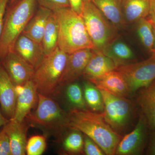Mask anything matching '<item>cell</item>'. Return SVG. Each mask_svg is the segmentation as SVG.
<instances>
[{"label": "cell", "instance_id": "d590c367", "mask_svg": "<svg viewBox=\"0 0 155 155\" xmlns=\"http://www.w3.org/2000/svg\"><path fill=\"white\" fill-rule=\"evenodd\" d=\"M9 121H10V120L7 119L3 115L1 109H0V127H2V126H4Z\"/></svg>", "mask_w": 155, "mask_h": 155}, {"label": "cell", "instance_id": "30bf717a", "mask_svg": "<svg viewBox=\"0 0 155 155\" xmlns=\"http://www.w3.org/2000/svg\"><path fill=\"white\" fill-rule=\"evenodd\" d=\"M17 103L15 113L11 120L19 122L24 121L38 101V93L32 80L28 81L23 85L15 86Z\"/></svg>", "mask_w": 155, "mask_h": 155}, {"label": "cell", "instance_id": "9c48e42d", "mask_svg": "<svg viewBox=\"0 0 155 155\" xmlns=\"http://www.w3.org/2000/svg\"><path fill=\"white\" fill-rule=\"evenodd\" d=\"M148 127L146 119L142 114L134 130L121 139L115 154L118 155L141 154L146 141Z\"/></svg>", "mask_w": 155, "mask_h": 155}, {"label": "cell", "instance_id": "4dcf8cb0", "mask_svg": "<svg viewBox=\"0 0 155 155\" xmlns=\"http://www.w3.org/2000/svg\"><path fill=\"white\" fill-rule=\"evenodd\" d=\"M0 155H12L8 136L3 129L0 131Z\"/></svg>", "mask_w": 155, "mask_h": 155}, {"label": "cell", "instance_id": "277c9868", "mask_svg": "<svg viewBox=\"0 0 155 155\" xmlns=\"http://www.w3.org/2000/svg\"><path fill=\"white\" fill-rule=\"evenodd\" d=\"M94 51L107 54L119 37L118 29L91 1L84 3L81 14Z\"/></svg>", "mask_w": 155, "mask_h": 155}, {"label": "cell", "instance_id": "f35d334b", "mask_svg": "<svg viewBox=\"0 0 155 155\" xmlns=\"http://www.w3.org/2000/svg\"><path fill=\"white\" fill-rule=\"evenodd\" d=\"M91 0H84V3L87 2H90Z\"/></svg>", "mask_w": 155, "mask_h": 155}, {"label": "cell", "instance_id": "d6a6232c", "mask_svg": "<svg viewBox=\"0 0 155 155\" xmlns=\"http://www.w3.org/2000/svg\"><path fill=\"white\" fill-rule=\"evenodd\" d=\"M9 0H0V38L2 31L4 16L5 13L6 7Z\"/></svg>", "mask_w": 155, "mask_h": 155}, {"label": "cell", "instance_id": "8fae6325", "mask_svg": "<svg viewBox=\"0 0 155 155\" xmlns=\"http://www.w3.org/2000/svg\"><path fill=\"white\" fill-rule=\"evenodd\" d=\"M0 62L15 86L23 85L32 79L35 68L14 51Z\"/></svg>", "mask_w": 155, "mask_h": 155}, {"label": "cell", "instance_id": "ba28073f", "mask_svg": "<svg viewBox=\"0 0 155 155\" xmlns=\"http://www.w3.org/2000/svg\"><path fill=\"white\" fill-rule=\"evenodd\" d=\"M116 70L125 79L130 94L146 87L155 80V49L146 60L120 65Z\"/></svg>", "mask_w": 155, "mask_h": 155}, {"label": "cell", "instance_id": "e575fe53", "mask_svg": "<svg viewBox=\"0 0 155 155\" xmlns=\"http://www.w3.org/2000/svg\"><path fill=\"white\" fill-rule=\"evenodd\" d=\"M148 149V154L155 155V130H153Z\"/></svg>", "mask_w": 155, "mask_h": 155}, {"label": "cell", "instance_id": "6da1fadb", "mask_svg": "<svg viewBox=\"0 0 155 155\" xmlns=\"http://www.w3.org/2000/svg\"><path fill=\"white\" fill-rule=\"evenodd\" d=\"M67 127L80 131L92 140L105 154H115L121 136L111 127L103 113L74 108L67 113Z\"/></svg>", "mask_w": 155, "mask_h": 155}, {"label": "cell", "instance_id": "1f68e13d", "mask_svg": "<svg viewBox=\"0 0 155 155\" xmlns=\"http://www.w3.org/2000/svg\"><path fill=\"white\" fill-rule=\"evenodd\" d=\"M70 8L75 13L81 15L84 5V0H68Z\"/></svg>", "mask_w": 155, "mask_h": 155}, {"label": "cell", "instance_id": "e0dca14e", "mask_svg": "<svg viewBox=\"0 0 155 155\" xmlns=\"http://www.w3.org/2000/svg\"><path fill=\"white\" fill-rule=\"evenodd\" d=\"M89 81L97 88L105 90L119 96L125 97L130 94L125 79L116 69Z\"/></svg>", "mask_w": 155, "mask_h": 155}, {"label": "cell", "instance_id": "7a4b0ae2", "mask_svg": "<svg viewBox=\"0 0 155 155\" xmlns=\"http://www.w3.org/2000/svg\"><path fill=\"white\" fill-rule=\"evenodd\" d=\"M58 26V47L68 54L84 49L94 50L81 15L70 8L53 11Z\"/></svg>", "mask_w": 155, "mask_h": 155}, {"label": "cell", "instance_id": "44dd1931", "mask_svg": "<svg viewBox=\"0 0 155 155\" xmlns=\"http://www.w3.org/2000/svg\"><path fill=\"white\" fill-rule=\"evenodd\" d=\"M138 102L148 126L155 130V80L140 92Z\"/></svg>", "mask_w": 155, "mask_h": 155}, {"label": "cell", "instance_id": "f1b7e54d", "mask_svg": "<svg viewBox=\"0 0 155 155\" xmlns=\"http://www.w3.org/2000/svg\"><path fill=\"white\" fill-rule=\"evenodd\" d=\"M40 6L54 11L64 8H70L68 0H36Z\"/></svg>", "mask_w": 155, "mask_h": 155}, {"label": "cell", "instance_id": "7c38bea8", "mask_svg": "<svg viewBox=\"0 0 155 155\" xmlns=\"http://www.w3.org/2000/svg\"><path fill=\"white\" fill-rule=\"evenodd\" d=\"M92 53V50L84 49L68 54L66 66L60 81V89L74 82L82 75Z\"/></svg>", "mask_w": 155, "mask_h": 155}, {"label": "cell", "instance_id": "74e56055", "mask_svg": "<svg viewBox=\"0 0 155 155\" xmlns=\"http://www.w3.org/2000/svg\"><path fill=\"white\" fill-rule=\"evenodd\" d=\"M153 24V30L154 34L155 36V24Z\"/></svg>", "mask_w": 155, "mask_h": 155}, {"label": "cell", "instance_id": "f546056e", "mask_svg": "<svg viewBox=\"0 0 155 155\" xmlns=\"http://www.w3.org/2000/svg\"><path fill=\"white\" fill-rule=\"evenodd\" d=\"M83 150L87 155H105L102 150L92 140L88 137L84 136V137Z\"/></svg>", "mask_w": 155, "mask_h": 155}, {"label": "cell", "instance_id": "7402d4cb", "mask_svg": "<svg viewBox=\"0 0 155 155\" xmlns=\"http://www.w3.org/2000/svg\"><path fill=\"white\" fill-rule=\"evenodd\" d=\"M58 24L52 12L47 23L41 43L45 56L50 54L58 47Z\"/></svg>", "mask_w": 155, "mask_h": 155}, {"label": "cell", "instance_id": "5b68a950", "mask_svg": "<svg viewBox=\"0 0 155 155\" xmlns=\"http://www.w3.org/2000/svg\"><path fill=\"white\" fill-rule=\"evenodd\" d=\"M68 55L58 47L35 69L31 80L38 93L51 97L58 92Z\"/></svg>", "mask_w": 155, "mask_h": 155}, {"label": "cell", "instance_id": "836d02e7", "mask_svg": "<svg viewBox=\"0 0 155 155\" xmlns=\"http://www.w3.org/2000/svg\"><path fill=\"white\" fill-rule=\"evenodd\" d=\"M150 21L155 25V0H150Z\"/></svg>", "mask_w": 155, "mask_h": 155}, {"label": "cell", "instance_id": "8d00e7d4", "mask_svg": "<svg viewBox=\"0 0 155 155\" xmlns=\"http://www.w3.org/2000/svg\"><path fill=\"white\" fill-rule=\"evenodd\" d=\"M19 0H10V4L11 5H14V4L17 2Z\"/></svg>", "mask_w": 155, "mask_h": 155}, {"label": "cell", "instance_id": "5bb4252c", "mask_svg": "<svg viewBox=\"0 0 155 155\" xmlns=\"http://www.w3.org/2000/svg\"><path fill=\"white\" fill-rule=\"evenodd\" d=\"M14 51L35 68L44 59L41 43L21 34L14 45Z\"/></svg>", "mask_w": 155, "mask_h": 155}, {"label": "cell", "instance_id": "4fadbf2b", "mask_svg": "<svg viewBox=\"0 0 155 155\" xmlns=\"http://www.w3.org/2000/svg\"><path fill=\"white\" fill-rule=\"evenodd\" d=\"M17 98L15 85L0 62V107L3 115L9 120L14 116Z\"/></svg>", "mask_w": 155, "mask_h": 155}, {"label": "cell", "instance_id": "d6986e66", "mask_svg": "<svg viewBox=\"0 0 155 155\" xmlns=\"http://www.w3.org/2000/svg\"><path fill=\"white\" fill-rule=\"evenodd\" d=\"M117 29L126 24L122 10V0H91Z\"/></svg>", "mask_w": 155, "mask_h": 155}, {"label": "cell", "instance_id": "52a82bcc", "mask_svg": "<svg viewBox=\"0 0 155 155\" xmlns=\"http://www.w3.org/2000/svg\"><path fill=\"white\" fill-rule=\"evenodd\" d=\"M99 90L102 96L104 104L102 113L106 122L117 133L124 131L131 117L132 109L130 103L125 97L105 90Z\"/></svg>", "mask_w": 155, "mask_h": 155}, {"label": "cell", "instance_id": "484cf974", "mask_svg": "<svg viewBox=\"0 0 155 155\" xmlns=\"http://www.w3.org/2000/svg\"><path fill=\"white\" fill-rule=\"evenodd\" d=\"M81 132L74 130L66 137L63 142V147L69 153H80L84 149V137Z\"/></svg>", "mask_w": 155, "mask_h": 155}, {"label": "cell", "instance_id": "9a60e30c", "mask_svg": "<svg viewBox=\"0 0 155 155\" xmlns=\"http://www.w3.org/2000/svg\"><path fill=\"white\" fill-rule=\"evenodd\" d=\"M3 129L8 136L12 155L26 154L27 127L24 121L10 120Z\"/></svg>", "mask_w": 155, "mask_h": 155}, {"label": "cell", "instance_id": "3957f363", "mask_svg": "<svg viewBox=\"0 0 155 155\" xmlns=\"http://www.w3.org/2000/svg\"><path fill=\"white\" fill-rule=\"evenodd\" d=\"M36 0H20L14 4L5 18L0 38V61L10 52L36 10Z\"/></svg>", "mask_w": 155, "mask_h": 155}, {"label": "cell", "instance_id": "ffe728a7", "mask_svg": "<svg viewBox=\"0 0 155 155\" xmlns=\"http://www.w3.org/2000/svg\"><path fill=\"white\" fill-rule=\"evenodd\" d=\"M150 0H122V10L126 24L137 23L149 15Z\"/></svg>", "mask_w": 155, "mask_h": 155}, {"label": "cell", "instance_id": "83f0119b", "mask_svg": "<svg viewBox=\"0 0 155 155\" xmlns=\"http://www.w3.org/2000/svg\"><path fill=\"white\" fill-rule=\"evenodd\" d=\"M45 137L42 135H34L27 140L26 153L28 155H41L46 148Z\"/></svg>", "mask_w": 155, "mask_h": 155}, {"label": "cell", "instance_id": "ac0fdd59", "mask_svg": "<svg viewBox=\"0 0 155 155\" xmlns=\"http://www.w3.org/2000/svg\"><path fill=\"white\" fill-rule=\"evenodd\" d=\"M52 12L49 9L40 6L22 34L41 43L47 23Z\"/></svg>", "mask_w": 155, "mask_h": 155}, {"label": "cell", "instance_id": "cb8c5ba5", "mask_svg": "<svg viewBox=\"0 0 155 155\" xmlns=\"http://www.w3.org/2000/svg\"><path fill=\"white\" fill-rule=\"evenodd\" d=\"M137 31L140 39L145 48L151 53L155 49V36L152 23L146 18L137 22Z\"/></svg>", "mask_w": 155, "mask_h": 155}, {"label": "cell", "instance_id": "4316f807", "mask_svg": "<svg viewBox=\"0 0 155 155\" xmlns=\"http://www.w3.org/2000/svg\"><path fill=\"white\" fill-rule=\"evenodd\" d=\"M66 96L68 101L75 108L87 109L83 92L79 84L73 82L67 85Z\"/></svg>", "mask_w": 155, "mask_h": 155}, {"label": "cell", "instance_id": "603a6c76", "mask_svg": "<svg viewBox=\"0 0 155 155\" xmlns=\"http://www.w3.org/2000/svg\"><path fill=\"white\" fill-rule=\"evenodd\" d=\"M83 94L84 100L89 107L94 112L102 113L104 104L102 96L99 90L90 82L84 84Z\"/></svg>", "mask_w": 155, "mask_h": 155}, {"label": "cell", "instance_id": "2e32d148", "mask_svg": "<svg viewBox=\"0 0 155 155\" xmlns=\"http://www.w3.org/2000/svg\"><path fill=\"white\" fill-rule=\"evenodd\" d=\"M116 67V63L112 58L101 52L92 50L91 57L82 75L89 81L115 70Z\"/></svg>", "mask_w": 155, "mask_h": 155}, {"label": "cell", "instance_id": "d4e9b609", "mask_svg": "<svg viewBox=\"0 0 155 155\" xmlns=\"http://www.w3.org/2000/svg\"><path fill=\"white\" fill-rule=\"evenodd\" d=\"M106 55L114 60L117 67L127 64L134 58L130 48L125 43L117 41L111 46Z\"/></svg>", "mask_w": 155, "mask_h": 155}, {"label": "cell", "instance_id": "8992f818", "mask_svg": "<svg viewBox=\"0 0 155 155\" xmlns=\"http://www.w3.org/2000/svg\"><path fill=\"white\" fill-rule=\"evenodd\" d=\"M67 113L51 98L38 93V101L35 110L25 119L51 133L59 134L67 127Z\"/></svg>", "mask_w": 155, "mask_h": 155}]
</instances>
